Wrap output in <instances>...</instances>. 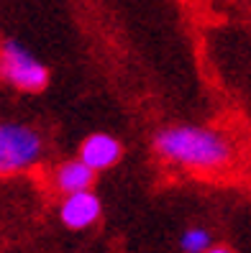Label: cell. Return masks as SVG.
<instances>
[{
    "mask_svg": "<svg viewBox=\"0 0 251 253\" xmlns=\"http://www.w3.org/2000/svg\"><path fill=\"white\" fill-rule=\"evenodd\" d=\"M154 151L187 169H220L231 161V141L218 130L200 126H169L156 130Z\"/></svg>",
    "mask_w": 251,
    "mask_h": 253,
    "instance_id": "obj_1",
    "label": "cell"
},
{
    "mask_svg": "<svg viewBox=\"0 0 251 253\" xmlns=\"http://www.w3.org/2000/svg\"><path fill=\"white\" fill-rule=\"evenodd\" d=\"M44 154V141L39 130L26 123H3L0 126V171L18 174L36 167Z\"/></svg>",
    "mask_w": 251,
    "mask_h": 253,
    "instance_id": "obj_2",
    "label": "cell"
},
{
    "mask_svg": "<svg viewBox=\"0 0 251 253\" xmlns=\"http://www.w3.org/2000/svg\"><path fill=\"white\" fill-rule=\"evenodd\" d=\"M0 72L3 80L21 92H41L49 84V69L16 39H5L0 49Z\"/></svg>",
    "mask_w": 251,
    "mask_h": 253,
    "instance_id": "obj_3",
    "label": "cell"
},
{
    "mask_svg": "<svg viewBox=\"0 0 251 253\" xmlns=\"http://www.w3.org/2000/svg\"><path fill=\"white\" fill-rule=\"evenodd\" d=\"M102 212V205L93 189L87 192H75V195H64L62 205H59V220L64 222L69 230H85L98 222Z\"/></svg>",
    "mask_w": 251,
    "mask_h": 253,
    "instance_id": "obj_4",
    "label": "cell"
},
{
    "mask_svg": "<svg viewBox=\"0 0 251 253\" xmlns=\"http://www.w3.org/2000/svg\"><path fill=\"white\" fill-rule=\"evenodd\" d=\"M121 154H123V146L115 136H108V133H93L87 136L80 146V159L93 167L95 171H102V169H110L121 161Z\"/></svg>",
    "mask_w": 251,
    "mask_h": 253,
    "instance_id": "obj_5",
    "label": "cell"
},
{
    "mask_svg": "<svg viewBox=\"0 0 251 253\" xmlns=\"http://www.w3.org/2000/svg\"><path fill=\"white\" fill-rule=\"evenodd\" d=\"M95 182V169L87 167V164L77 156L69 159L64 164H59L54 171V187L62 192V195H75V192H87Z\"/></svg>",
    "mask_w": 251,
    "mask_h": 253,
    "instance_id": "obj_6",
    "label": "cell"
},
{
    "mask_svg": "<svg viewBox=\"0 0 251 253\" xmlns=\"http://www.w3.org/2000/svg\"><path fill=\"white\" fill-rule=\"evenodd\" d=\"M210 246H213V241H210V233L205 228H187L180 235L182 253H205Z\"/></svg>",
    "mask_w": 251,
    "mask_h": 253,
    "instance_id": "obj_7",
    "label": "cell"
},
{
    "mask_svg": "<svg viewBox=\"0 0 251 253\" xmlns=\"http://www.w3.org/2000/svg\"><path fill=\"white\" fill-rule=\"evenodd\" d=\"M205 253H233V251H231L228 246H210Z\"/></svg>",
    "mask_w": 251,
    "mask_h": 253,
    "instance_id": "obj_8",
    "label": "cell"
}]
</instances>
